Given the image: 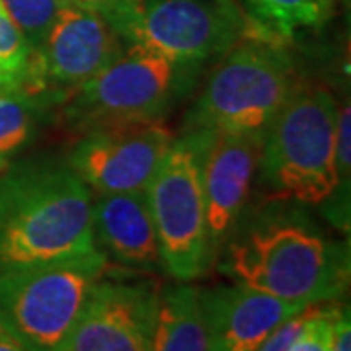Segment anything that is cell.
<instances>
[{"label":"cell","instance_id":"obj_1","mask_svg":"<svg viewBox=\"0 0 351 351\" xmlns=\"http://www.w3.org/2000/svg\"><path fill=\"white\" fill-rule=\"evenodd\" d=\"M242 213L221 256V271L237 283L306 306L338 301L350 285L348 244L328 239L302 203L269 197Z\"/></svg>","mask_w":351,"mask_h":351},{"label":"cell","instance_id":"obj_2","mask_svg":"<svg viewBox=\"0 0 351 351\" xmlns=\"http://www.w3.org/2000/svg\"><path fill=\"white\" fill-rule=\"evenodd\" d=\"M0 174V269L101 252L92 193L66 160L12 164Z\"/></svg>","mask_w":351,"mask_h":351},{"label":"cell","instance_id":"obj_3","mask_svg":"<svg viewBox=\"0 0 351 351\" xmlns=\"http://www.w3.org/2000/svg\"><path fill=\"white\" fill-rule=\"evenodd\" d=\"M297 84L295 61L285 43L248 34L221 57L188 112L184 131L263 141Z\"/></svg>","mask_w":351,"mask_h":351},{"label":"cell","instance_id":"obj_4","mask_svg":"<svg viewBox=\"0 0 351 351\" xmlns=\"http://www.w3.org/2000/svg\"><path fill=\"white\" fill-rule=\"evenodd\" d=\"M201 63L178 61L143 45L125 53L61 106L75 131L162 121L197 86Z\"/></svg>","mask_w":351,"mask_h":351},{"label":"cell","instance_id":"obj_5","mask_svg":"<svg viewBox=\"0 0 351 351\" xmlns=\"http://www.w3.org/2000/svg\"><path fill=\"white\" fill-rule=\"evenodd\" d=\"M338 101L322 86L297 84L260 151L258 176L269 197L320 205L332 195L336 176Z\"/></svg>","mask_w":351,"mask_h":351},{"label":"cell","instance_id":"obj_6","mask_svg":"<svg viewBox=\"0 0 351 351\" xmlns=\"http://www.w3.org/2000/svg\"><path fill=\"white\" fill-rule=\"evenodd\" d=\"M106 271L104 252L0 269V326L25 351H69L90 295Z\"/></svg>","mask_w":351,"mask_h":351},{"label":"cell","instance_id":"obj_7","mask_svg":"<svg viewBox=\"0 0 351 351\" xmlns=\"http://www.w3.org/2000/svg\"><path fill=\"white\" fill-rule=\"evenodd\" d=\"M205 138L207 131H184L174 138L145 189L162 267L184 283L207 274L215 262L201 178Z\"/></svg>","mask_w":351,"mask_h":351},{"label":"cell","instance_id":"obj_8","mask_svg":"<svg viewBox=\"0 0 351 351\" xmlns=\"http://www.w3.org/2000/svg\"><path fill=\"white\" fill-rule=\"evenodd\" d=\"M250 34V20L234 0H138L119 36L178 61L223 57Z\"/></svg>","mask_w":351,"mask_h":351},{"label":"cell","instance_id":"obj_9","mask_svg":"<svg viewBox=\"0 0 351 351\" xmlns=\"http://www.w3.org/2000/svg\"><path fill=\"white\" fill-rule=\"evenodd\" d=\"M127 49L101 14L64 4L32 57L27 90L47 94L63 106L64 100L117 61Z\"/></svg>","mask_w":351,"mask_h":351},{"label":"cell","instance_id":"obj_10","mask_svg":"<svg viewBox=\"0 0 351 351\" xmlns=\"http://www.w3.org/2000/svg\"><path fill=\"white\" fill-rule=\"evenodd\" d=\"M174 135L162 121L86 131L66 162L98 193L145 191Z\"/></svg>","mask_w":351,"mask_h":351},{"label":"cell","instance_id":"obj_11","mask_svg":"<svg viewBox=\"0 0 351 351\" xmlns=\"http://www.w3.org/2000/svg\"><path fill=\"white\" fill-rule=\"evenodd\" d=\"M160 289L149 281L108 279L94 287L69 351H151Z\"/></svg>","mask_w":351,"mask_h":351},{"label":"cell","instance_id":"obj_12","mask_svg":"<svg viewBox=\"0 0 351 351\" xmlns=\"http://www.w3.org/2000/svg\"><path fill=\"white\" fill-rule=\"evenodd\" d=\"M262 143L260 138L248 135L207 131L201 151V178L207 230L215 260L246 211L252 182L258 172Z\"/></svg>","mask_w":351,"mask_h":351},{"label":"cell","instance_id":"obj_13","mask_svg":"<svg viewBox=\"0 0 351 351\" xmlns=\"http://www.w3.org/2000/svg\"><path fill=\"white\" fill-rule=\"evenodd\" d=\"M209 351H256L281 322L308 308L242 283L199 291Z\"/></svg>","mask_w":351,"mask_h":351},{"label":"cell","instance_id":"obj_14","mask_svg":"<svg viewBox=\"0 0 351 351\" xmlns=\"http://www.w3.org/2000/svg\"><path fill=\"white\" fill-rule=\"evenodd\" d=\"M94 239L106 258L125 267L154 271L162 267L156 228L145 191L98 193L92 201Z\"/></svg>","mask_w":351,"mask_h":351},{"label":"cell","instance_id":"obj_15","mask_svg":"<svg viewBox=\"0 0 351 351\" xmlns=\"http://www.w3.org/2000/svg\"><path fill=\"white\" fill-rule=\"evenodd\" d=\"M151 351H209L199 289L184 281L160 289Z\"/></svg>","mask_w":351,"mask_h":351},{"label":"cell","instance_id":"obj_16","mask_svg":"<svg viewBox=\"0 0 351 351\" xmlns=\"http://www.w3.org/2000/svg\"><path fill=\"white\" fill-rule=\"evenodd\" d=\"M59 104L25 88H0V172L32 145L45 115Z\"/></svg>","mask_w":351,"mask_h":351},{"label":"cell","instance_id":"obj_17","mask_svg":"<svg viewBox=\"0 0 351 351\" xmlns=\"http://www.w3.org/2000/svg\"><path fill=\"white\" fill-rule=\"evenodd\" d=\"M334 0H246L252 34L285 43L299 29L318 27L330 18Z\"/></svg>","mask_w":351,"mask_h":351},{"label":"cell","instance_id":"obj_18","mask_svg":"<svg viewBox=\"0 0 351 351\" xmlns=\"http://www.w3.org/2000/svg\"><path fill=\"white\" fill-rule=\"evenodd\" d=\"M34 51L0 2V88H25Z\"/></svg>","mask_w":351,"mask_h":351},{"label":"cell","instance_id":"obj_19","mask_svg":"<svg viewBox=\"0 0 351 351\" xmlns=\"http://www.w3.org/2000/svg\"><path fill=\"white\" fill-rule=\"evenodd\" d=\"M32 51L41 45L66 0H0Z\"/></svg>","mask_w":351,"mask_h":351},{"label":"cell","instance_id":"obj_20","mask_svg":"<svg viewBox=\"0 0 351 351\" xmlns=\"http://www.w3.org/2000/svg\"><path fill=\"white\" fill-rule=\"evenodd\" d=\"M339 311L341 306H336V304L308 306L306 320L289 351H332L334 326H336Z\"/></svg>","mask_w":351,"mask_h":351},{"label":"cell","instance_id":"obj_21","mask_svg":"<svg viewBox=\"0 0 351 351\" xmlns=\"http://www.w3.org/2000/svg\"><path fill=\"white\" fill-rule=\"evenodd\" d=\"M66 2L101 14L115 27L117 34L138 4V0H66Z\"/></svg>","mask_w":351,"mask_h":351},{"label":"cell","instance_id":"obj_22","mask_svg":"<svg viewBox=\"0 0 351 351\" xmlns=\"http://www.w3.org/2000/svg\"><path fill=\"white\" fill-rule=\"evenodd\" d=\"M306 313H308V308H304L302 313L295 314V316H291L289 320L281 322V324H279V326H277L276 330L267 336V338L263 339L262 346H260L256 351H289L291 350L293 341H295V338L299 336L302 324H304V320H306Z\"/></svg>","mask_w":351,"mask_h":351},{"label":"cell","instance_id":"obj_23","mask_svg":"<svg viewBox=\"0 0 351 351\" xmlns=\"http://www.w3.org/2000/svg\"><path fill=\"white\" fill-rule=\"evenodd\" d=\"M332 351H351V324L348 306L341 308L338 314V318H336Z\"/></svg>","mask_w":351,"mask_h":351},{"label":"cell","instance_id":"obj_24","mask_svg":"<svg viewBox=\"0 0 351 351\" xmlns=\"http://www.w3.org/2000/svg\"><path fill=\"white\" fill-rule=\"evenodd\" d=\"M0 351H25L16 339L0 326Z\"/></svg>","mask_w":351,"mask_h":351}]
</instances>
